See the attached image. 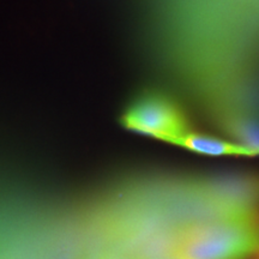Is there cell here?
<instances>
[{"mask_svg":"<svg viewBox=\"0 0 259 259\" xmlns=\"http://www.w3.org/2000/svg\"><path fill=\"white\" fill-rule=\"evenodd\" d=\"M173 251L181 259H250L259 254V220L236 216L193 229Z\"/></svg>","mask_w":259,"mask_h":259,"instance_id":"1","label":"cell"},{"mask_svg":"<svg viewBox=\"0 0 259 259\" xmlns=\"http://www.w3.org/2000/svg\"><path fill=\"white\" fill-rule=\"evenodd\" d=\"M121 125L166 143L191 132L189 119L180 106L160 93H148L135 100L121 115Z\"/></svg>","mask_w":259,"mask_h":259,"instance_id":"2","label":"cell"},{"mask_svg":"<svg viewBox=\"0 0 259 259\" xmlns=\"http://www.w3.org/2000/svg\"><path fill=\"white\" fill-rule=\"evenodd\" d=\"M170 144L187 149L192 153L208 155V156H259V154L253 149L245 147L240 143H232L211 136L193 134L192 131L176 138Z\"/></svg>","mask_w":259,"mask_h":259,"instance_id":"3","label":"cell"},{"mask_svg":"<svg viewBox=\"0 0 259 259\" xmlns=\"http://www.w3.org/2000/svg\"><path fill=\"white\" fill-rule=\"evenodd\" d=\"M236 138L242 145L253 149L259 154V122L240 121L236 125Z\"/></svg>","mask_w":259,"mask_h":259,"instance_id":"4","label":"cell"},{"mask_svg":"<svg viewBox=\"0 0 259 259\" xmlns=\"http://www.w3.org/2000/svg\"><path fill=\"white\" fill-rule=\"evenodd\" d=\"M150 259H181V258L176 253V252L170 251V252H167V253L158 254V255H156V257H153Z\"/></svg>","mask_w":259,"mask_h":259,"instance_id":"5","label":"cell"}]
</instances>
